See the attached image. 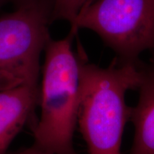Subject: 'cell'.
I'll return each mask as SVG.
<instances>
[{
    "instance_id": "cell-1",
    "label": "cell",
    "mask_w": 154,
    "mask_h": 154,
    "mask_svg": "<svg viewBox=\"0 0 154 154\" xmlns=\"http://www.w3.org/2000/svg\"><path fill=\"white\" fill-rule=\"evenodd\" d=\"M142 67L117 59L106 68L82 61L78 120L88 154H121L124 127L130 119L128 90L138 89Z\"/></svg>"
},
{
    "instance_id": "cell-2",
    "label": "cell",
    "mask_w": 154,
    "mask_h": 154,
    "mask_svg": "<svg viewBox=\"0 0 154 154\" xmlns=\"http://www.w3.org/2000/svg\"><path fill=\"white\" fill-rule=\"evenodd\" d=\"M75 33L46 45L41 86L39 118L33 128L34 145L53 154H78L73 137L78 120L82 63L72 50Z\"/></svg>"
},
{
    "instance_id": "cell-3",
    "label": "cell",
    "mask_w": 154,
    "mask_h": 154,
    "mask_svg": "<svg viewBox=\"0 0 154 154\" xmlns=\"http://www.w3.org/2000/svg\"><path fill=\"white\" fill-rule=\"evenodd\" d=\"M51 13L36 0L0 17V84L38 85L40 57L51 38Z\"/></svg>"
},
{
    "instance_id": "cell-4",
    "label": "cell",
    "mask_w": 154,
    "mask_h": 154,
    "mask_svg": "<svg viewBox=\"0 0 154 154\" xmlns=\"http://www.w3.org/2000/svg\"><path fill=\"white\" fill-rule=\"evenodd\" d=\"M94 31L122 62L137 63L154 48V0H97L79 11L71 25Z\"/></svg>"
},
{
    "instance_id": "cell-5",
    "label": "cell",
    "mask_w": 154,
    "mask_h": 154,
    "mask_svg": "<svg viewBox=\"0 0 154 154\" xmlns=\"http://www.w3.org/2000/svg\"><path fill=\"white\" fill-rule=\"evenodd\" d=\"M38 86L21 84L0 88V154H7L30 119L38 104Z\"/></svg>"
},
{
    "instance_id": "cell-6",
    "label": "cell",
    "mask_w": 154,
    "mask_h": 154,
    "mask_svg": "<svg viewBox=\"0 0 154 154\" xmlns=\"http://www.w3.org/2000/svg\"><path fill=\"white\" fill-rule=\"evenodd\" d=\"M138 89V103L131 108L135 134L129 154H154V62L142 67Z\"/></svg>"
},
{
    "instance_id": "cell-7",
    "label": "cell",
    "mask_w": 154,
    "mask_h": 154,
    "mask_svg": "<svg viewBox=\"0 0 154 154\" xmlns=\"http://www.w3.org/2000/svg\"><path fill=\"white\" fill-rule=\"evenodd\" d=\"M95 0H54V6L51 13V21L63 19L74 23L79 11Z\"/></svg>"
},
{
    "instance_id": "cell-8",
    "label": "cell",
    "mask_w": 154,
    "mask_h": 154,
    "mask_svg": "<svg viewBox=\"0 0 154 154\" xmlns=\"http://www.w3.org/2000/svg\"><path fill=\"white\" fill-rule=\"evenodd\" d=\"M13 154H53L47 152L46 151H44L39 148L36 146L35 145H32L29 148H26V149H24L21 151H19L16 152V153Z\"/></svg>"
},
{
    "instance_id": "cell-9",
    "label": "cell",
    "mask_w": 154,
    "mask_h": 154,
    "mask_svg": "<svg viewBox=\"0 0 154 154\" xmlns=\"http://www.w3.org/2000/svg\"><path fill=\"white\" fill-rule=\"evenodd\" d=\"M21 1L23 3H25V2H29V1H31V0H21Z\"/></svg>"
},
{
    "instance_id": "cell-10",
    "label": "cell",
    "mask_w": 154,
    "mask_h": 154,
    "mask_svg": "<svg viewBox=\"0 0 154 154\" xmlns=\"http://www.w3.org/2000/svg\"><path fill=\"white\" fill-rule=\"evenodd\" d=\"M1 1H2V0H0V2H1Z\"/></svg>"
},
{
    "instance_id": "cell-11",
    "label": "cell",
    "mask_w": 154,
    "mask_h": 154,
    "mask_svg": "<svg viewBox=\"0 0 154 154\" xmlns=\"http://www.w3.org/2000/svg\"><path fill=\"white\" fill-rule=\"evenodd\" d=\"M153 62H154V60H153Z\"/></svg>"
}]
</instances>
